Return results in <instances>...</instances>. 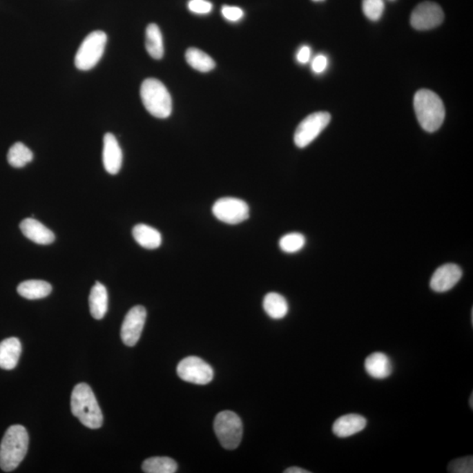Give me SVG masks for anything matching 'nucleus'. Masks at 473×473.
<instances>
[{"label":"nucleus","instance_id":"7ed1b4c3","mask_svg":"<svg viewBox=\"0 0 473 473\" xmlns=\"http://www.w3.org/2000/svg\"><path fill=\"white\" fill-rule=\"evenodd\" d=\"M414 107L420 126L426 132L434 133L442 126L445 117V108L438 95L429 90L417 91Z\"/></svg>","mask_w":473,"mask_h":473},{"label":"nucleus","instance_id":"f704fd0d","mask_svg":"<svg viewBox=\"0 0 473 473\" xmlns=\"http://www.w3.org/2000/svg\"><path fill=\"white\" fill-rule=\"evenodd\" d=\"M312 1H315V2H322V1H325V0H312Z\"/></svg>","mask_w":473,"mask_h":473},{"label":"nucleus","instance_id":"2f4dec72","mask_svg":"<svg viewBox=\"0 0 473 473\" xmlns=\"http://www.w3.org/2000/svg\"><path fill=\"white\" fill-rule=\"evenodd\" d=\"M311 48L308 47V46H303L302 48H300L296 57H298V61L300 64H305L308 63L309 59H311Z\"/></svg>","mask_w":473,"mask_h":473},{"label":"nucleus","instance_id":"20e7f679","mask_svg":"<svg viewBox=\"0 0 473 473\" xmlns=\"http://www.w3.org/2000/svg\"><path fill=\"white\" fill-rule=\"evenodd\" d=\"M140 97L145 108L153 117L167 119L172 113V99L161 81L148 78L140 87Z\"/></svg>","mask_w":473,"mask_h":473},{"label":"nucleus","instance_id":"cd10ccee","mask_svg":"<svg viewBox=\"0 0 473 473\" xmlns=\"http://www.w3.org/2000/svg\"><path fill=\"white\" fill-rule=\"evenodd\" d=\"M448 472L452 473H472L473 472V458L465 456L453 460L448 466Z\"/></svg>","mask_w":473,"mask_h":473},{"label":"nucleus","instance_id":"c85d7f7f","mask_svg":"<svg viewBox=\"0 0 473 473\" xmlns=\"http://www.w3.org/2000/svg\"><path fill=\"white\" fill-rule=\"evenodd\" d=\"M188 8L194 14L207 15L211 12L212 4L207 0H189Z\"/></svg>","mask_w":473,"mask_h":473},{"label":"nucleus","instance_id":"1a4fd4ad","mask_svg":"<svg viewBox=\"0 0 473 473\" xmlns=\"http://www.w3.org/2000/svg\"><path fill=\"white\" fill-rule=\"evenodd\" d=\"M176 371L182 380L195 385H207L214 377L213 368L202 358L195 356L184 358Z\"/></svg>","mask_w":473,"mask_h":473},{"label":"nucleus","instance_id":"a211bd4d","mask_svg":"<svg viewBox=\"0 0 473 473\" xmlns=\"http://www.w3.org/2000/svg\"><path fill=\"white\" fill-rule=\"evenodd\" d=\"M89 303L91 316L97 320L104 318L108 311V293L102 283L97 282L91 289Z\"/></svg>","mask_w":473,"mask_h":473},{"label":"nucleus","instance_id":"9d476101","mask_svg":"<svg viewBox=\"0 0 473 473\" xmlns=\"http://www.w3.org/2000/svg\"><path fill=\"white\" fill-rule=\"evenodd\" d=\"M445 14L441 6L434 2L421 3L411 15V26L416 30H429L441 25Z\"/></svg>","mask_w":473,"mask_h":473},{"label":"nucleus","instance_id":"412c9836","mask_svg":"<svg viewBox=\"0 0 473 473\" xmlns=\"http://www.w3.org/2000/svg\"><path fill=\"white\" fill-rule=\"evenodd\" d=\"M263 308L267 314L276 320L285 318L289 312V305L285 298L275 292L269 293L264 298Z\"/></svg>","mask_w":473,"mask_h":473},{"label":"nucleus","instance_id":"6ab92c4d","mask_svg":"<svg viewBox=\"0 0 473 473\" xmlns=\"http://www.w3.org/2000/svg\"><path fill=\"white\" fill-rule=\"evenodd\" d=\"M133 236L136 242L146 249H157L162 244V234L155 228L144 224H139L133 227Z\"/></svg>","mask_w":473,"mask_h":473},{"label":"nucleus","instance_id":"9b49d317","mask_svg":"<svg viewBox=\"0 0 473 473\" xmlns=\"http://www.w3.org/2000/svg\"><path fill=\"white\" fill-rule=\"evenodd\" d=\"M146 319V311L143 306L133 307L127 313L122 327V339L127 347H135L142 336Z\"/></svg>","mask_w":473,"mask_h":473},{"label":"nucleus","instance_id":"393cba45","mask_svg":"<svg viewBox=\"0 0 473 473\" xmlns=\"http://www.w3.org/2000/svg\"><path fill=\"white\" fill-rule=\"evenodd\" d=\"M34 155L30 149L21 142L15 143L9 149L8 161L12 167L21 168L32 161Z\"/></svg>","mask_w":473,"mask_h":473},{"label":"nucleus","instance_id":"423d86ee","mask_svg":"<svg viewBox=\"0 0 473 473\" xmlns=\"http://www.w3.org/2000/svg\"><path fill=\"white\" fill-rule=\"evenodd\" d=\"M107 42V35L103 31L91 32L81 42L75 57L78 70L87 71L93 68L102 58Z\"/></svg>","mask_w":473,"mask_h":473},{"label":"nucleus","instance_id":"c756f323","mask_svg":"<svg viewBox=\"0 0 473 473\" xmlns=\"http://www.w3.org/2000/svg\"><path fill=\"white\" fill-rule=\"evenodd\" d=\"M222 15L227 21L236 22L243 18L244 12L242 9L238 8V6H224L222 8Z\"/></svg>","mask_w":473,"mask_h":473},{"label":"nucleus","instance_id":"4468645a","mask_svg":"<svg viewBox=\"0 0 473 473\" xmlns=\"http://www.w3.org/2000/svg\"><path fill=\"white\" fill-rule=\"evenodd\" d=\"M19 228L26 238L39 244H50L55 240L53 231L35 218H26L21 221Z\"/></svg>","mask_w":473,"mask_h":473},{"label":"nucleus","instance_id":"4be33fe9","mask_svg":"<svg viewBox=\"0 0 473 473\" xmlns=\"http://www.w3.org/2000/svg\"><path fill=\"white\" fill-rule=\"evenodd\" d=\"M146 48L150 57L155 60H160L164 55L162 32L156 24H149L146 28Z\"/></svg>","mask_w":473,"mask_h":473},{"label":"nucleus","instance_id":"f3484780","mask_svg":"<svg viewBox=\"0 0 473 473\" xmlns=\"http://www.w3.org/2000/svg\"><path fill=\"white\" fill-rule=\"evenodd\" d=\"M21 341L17 338H9L0 342V368L15 369L21 354Z\"/></svg>","mask_w":473,"mask_h":473},{"label":"nucleus","instance_id":"aec40b11","mask_svg":"<svg viewBox=\"0 0 473 473\" xmlns=\"http://www.w3.org/2000/svg\"><path fill=\"white\" fill-rule=\"evenodd\" d=\"M19 296L28 300H38L47 298L52 292L51 284L40 280H29L18 286Z\"/></svg>","mask_w":473,"mask_h":473},{"label":"nucleus","instance_id":"0eeeda50","mask_svg":"<svg viewBox=\"0 0 473 473\" xmlns=\"http://www.w3.org/2000/svg\"><path fill=\"white\" fill-rule=\"evenodd\" d=\"M331 119V114L326 112L315 113L306 117L296 130L293 136L295 144L300 148L308 146L324 131Z\"/></svg>","mask_w":473,"mask_h":473},{"label":"nucleus","instance_id":"39448f33","mask_svg":"<svg viewBox=\"0 0 473 473\" xmlns=\"http://www.w3.org/2000/svg\"><path fill=\"white\" fill-rule=\"evenodd\" d=\"M214 432L224 449H237L243 436L242 421L233 411H223L215 418Z\"/></svg>","mask_w":473,"mask_h":473},{"label":"nucleus","instance_id":"72a5a7b5","mask_svg":"<svg viewBox=\"0 0 473 473\" xmlns=\"http://www.w3.org/2000/svg\"><path fill=\"white\" fill-rule=\"evenodd\" d=\"M473 394H471V398H470V406H471V409H473Z\"/></svg>","mask_w":473,"mask_h":473},{"label":"nucleus","instance_id":"bb28decb","mask_svg":"<svg viewBox=\"0 0 473 473\" xmlns=\"http://www.w3.org/2000/svg\"><path fill=\"white\" fill-rule=\"evenodd\" d=\"M384 9L383 0H363L364 14L371 21H378L383 15Z\"/></svg>","mask_w":473,"mask_h":473},{"label":"nucleus","instance_id":"f03ea898","mask_svg":"<svg viewBox=\"0 0 473 473\" xmlns=\"http://www.w3.org/2000/svg\"><path fill=\"white\" fill-rule=\"evenodd\" d=\"M28 443V434L24 427H9L0 445V467L3 471L9 472L18 467L27 454Z\"/></svg>","mask_w":473,"mask_h":473},{"label":"nucleus","instance_id":"2eb2a0df","mask_svg":"<svg viewBox=\"0 0 473 473\" xmlns=\"http://www.w3.org/2000/svg\"><path fill=\"white\" fill-rule=\"evenodd\" d=\"M367 421L364 416L357 414H348L335 421L332 432L335 436L345 438L361 432L367 427Z\"/></svg>","mask_w":473,"mask_h":473},{"label":"nucleus","instance_id":"a878e982","mask_svg":"<svg viewBox=\"0 0 473 473\" xmlns=\"http://www.w3.org/2000/svg\"><path fill=\"white\" fill-rule=\"evenodd\" d=\"M305 243V237L302 234L292 233L284 235L280 240V247L283 252L293 253L302 250Z\"/></svg>","mask_w":473,"mask_h":473},{"label":"nucleus","instance_id":"7c9ffc66","mask_svg":"<svg viewBox=\"0 0 473 473\" xmlns=\"http://www.w3.org/2000/svg\"><path fill=\"white\" fill-rule=\"evenodd\" d=\"M328 59L324 55H316L314 60L312 61V70L316 74L324 73L325 68H327Z\"/></svg>","mask_w":473,"mask_h":473},{"label":"nucleus","instance_id":"6e6552de","mask_svg":"<svg viewBox=\"0 0 473 473\" xmlns=\"http://www.w3.org/2000/svg\"><path fill=\"white\" fill-rule=\"evenodd\" d=\"M212 213L218 220L228 224L242 223L249 218V206L239 198L218 199L212 207Z\"/></svg>","mask_w":473,"mask_h":473},{"label":"nucleus","instance_id":"dca6fc26","mask_svg":"<svg viewBox=\"0 0 473 473\" xmlns=\"http://www.w3.org/2000/svg\"><path fill=\"white\" fill-rule=\"evenodd\" d=\"M365 369L371 378L384 380L392 374L393 365L387 355L383 352H374L365 360Z\"/></svg>","mask_w":473,"mask_h":473},{"label":"nucleus","instance_id":"b1692460","mask_svg":"<svg viewBox=\"0 0 473 473\" xmlns=\"http://www.w3.org/2000/svg\"><path fill=\"white\" fill-rule=\"evenodd\" d=\"M177 467L175 460L168 456H153L142 464L143 472L146 473H174Z\"/></svg>","mask_w":473,"mask_h":473},{"label":"nucleus","instance_id":"ddd939ff","mask_svg":"<svg viewBox=\"0 0 473 473\" xmlns=\"http://www.w3.org/2000/svg\"><path fill=\"white\" fill-rule=\"evenodd\" d=\"M123 153L116 137L108 133L104 136L103 163L107 173L117 175L122 167Z\"/></svg>","mask_w":473,"mask_h":473},{"label":"nucleus","instance_id":"f8f14e48","mask_svg":"<svg viewBox=\"0 0 473 473\" xmlns=\"http://www.w3.org/2000/svg\"><path fill=\"white\" fill-rule=\"evenodd\" d=\"M463 271L456 264H445L438 267L430 280V288L436 293L449 291L462 278Z\"/></svg>","mask_w":473,"mask_h":473},{"label":"nucleus","instance_id":"473e14b6","mask_svg":"<svg viewBox=\"0 0 473 473\" xmlns=\"http://www.w3.org/2000/svg\"><path fill=\"white\" fill-rule=\"evenodd\" d=\"M285 473H309L311 472L307 471V470L302 469L300 467H290L284 471Z\"/></svg>","mask_w":473,"mask_h":473},{"label":"nucleus","instance_id":"5701e85b","mask_svg":"<svg viewBox=\"0 0 473 473\" xmlns=\"http://www.w3.org/2000/svg\"><path fill=\"white\" fill-rule=\"evenodd\" d=\"M185 58L192 68H195V70L200 71V73H209L216 66L213 59L198 48H189L186 51Z\"/></svg>","mask_w":473,"mask_h":473},{"label":"nucleus","instance_id":"f257e3e1","mask_svg":"<svg viewBox=\"0 0 473 473\" xmlns=\"http://www.w3.org/2000/svg\"><path fill=\"white\" fill-rule=\"evenodd\" d=\"M71 411L84 426L99 429L103 425V414L89 385L80 383L71 394Z\"/></svg>","mask_w":473,"mask_h":473}]
</instances>
